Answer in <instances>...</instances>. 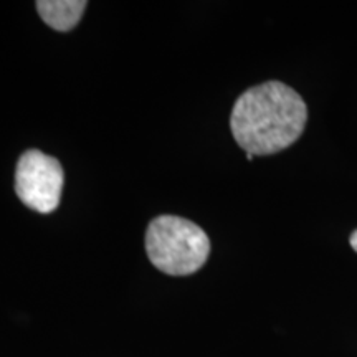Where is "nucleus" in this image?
Wrapping results in <instances>:
<instances>
[{"instance_id":"obj_5","label":"nucleus","mask_w":357,"mask_h":357,"mask_svg":"<svg viewBox=\"0 0 357 357\" xmlns=\"http://www.w3.org/2000/svg\"><path fill=\"white\" fill-rule=\"evenodd\" d=\"M351 247L357 253V230L352 231V235H351Z\"/></svg>"},{"instance_id":"obj_2","label":"nucleus","mask_w":357,"mask_h":357,"mask_svg":"<svg viewBox=\"0 0 357 357\" xmlns=\"http://www.w3.org/2000/svg\"><path fill=\"white\" fill-rule=\"evenodd\" d=\"M146 252L162 273L187 276L205 265L211 255V240L197 223L176 215H160L147 227Z\"/></svg>"},{"instance_id":"obj_3","label":"nucleus","mask_w":357,"mask_h":357,"mask_svg":"<svg viewBox=\"0 0 357 357\" xmlns=\"http://www.w3.org/2000/svg\"><path fill=\"white\" fill-rule=\"evenodd\" d=\"M65 172L58 159L30 149L20 155L15 169V194L38 213L55 211L61 200Z\"/></svg>"},{"instance_id":"obj_4","label":"nucleus","mask_w":357,"mask_h":357,"mask_svg":"<svg viewBox=\"0 0 357 357\" xmlns=\"http://www.w3.org/2000/svg\"><path fill=\"white\" fill-rule=\"evenodd\" d=\"M88 3L84 0H38V15L56 32H70L82 20Z\"/></svg>"},{"instance_id":"obj_6","label":"nucleus","mask_w":357,"mask_h":357,"mask_svg":"<svg viewBox=\"0 0 357 357\" xmlns=\"http://www.w3.org/2000/svg\"><path fill=\"white\" fill-rule=\"evenodd\" d=\"M247 159H248V160H253V159H255V155H253V154H247Z\"/></svg>"},{"instance_id":"obj_1","label":"nucleus","mask_w":357,"mask_h":357,"mask_svg":"<svg viewBox=\"0 0 357 357\" xmlns=\"http://www.w3.org/2000/svg\"><path fill=\"white\" fill-rule=\"evenodd\" d=\"M306 121L303 98L284 83L268 82L247 89L236 100L230 129L247 154L270 155L300 139Z\"/></svg>"}]
</instances>
